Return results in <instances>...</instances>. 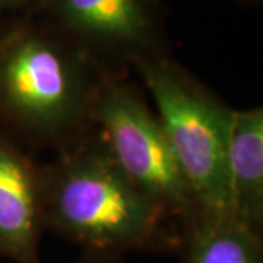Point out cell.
<instances>
[{
    "instance_id": "cell-1",
    "label": "cell",
    "mask_w": 263,
    "mask_h": 263,
    "mask_svg": "<svg viewBox=\"0 0 263 263\" xmlns=\"http://www.w3.org/2000/svg\"><path fill=\"white\" fill-rule=\"evenodd\" d=\"M43 219L84 253L179 252L180 227L127 179L92 130L41 165Z\"/></svg>"
},
{
    "instance_id": "cell-5",
    "label": "cell",
    "mask_w": 263,
    "mask_h": 263,
    "mask_svg": "<svg viewBox=\"0 0 263 263\" xmlns=\"http://www.w3.org/2000/svg\"><path fill=\"white\" fill-rule=\"evenodd\" d=\"M62 27L91 48L120 56L133 65L160 54V10L157 0H46Z\"/></svg>"
},
{
    "instance_id": "cell-10",
    "label": "cell",
    "mask_w": 263,
    "mask_h": 263,
    "mask_svg": "<svg viewBox=\"0 0 263 263\" xmlns=\"http://www.w3.org/2000/svg\"><path fill=\"white\" fill-rule=\"evenodd\" d=\"M29 0H0V10L9 9V8H16V6H22Z\"/></svg>"
},
{
    "instance_id": "cell-2",
    "label": "cell",
    "mask_w": 263,
    "mask_h": 263,
    "mask_svg": "<svg viewBox=\"0 0 263 263\" xmlns=\"http://www.w3.org/2000/svg\"><path fill=\"white\" fill-rule=\"evenodd\" d=\"M104 76L79 46L18 31L0 50V110L32 146L62 151L94 130Z\"/></svg>"
},
{
    "instance_id": "cell-8",
    "label": "cell",
    "mask_w": 263,
    "mask_h": 263,
    "mask_svg": "<svg viewBox=\"0 0 263 263\" xmlns=\"http://www.w3.org/2000/svg\"><path fill=\"white\" fill-rule=\"evenodd\" d=\"M183 263H263V235L231 215H199L181 228Z\"/></svg>"
},
{
    "instance_id": "cell-4",
    "label": "cell",
    "mask_w": 263,
    "mask_h": 263,
    "mask_svg": "<svg viewBox=\"0 0 263 263\" xmlns=\"http://www.w3.org/2000/svg\"><path fill=\"white\" fill-rule=\"evenodd\" d=\"M94 130L135 186L180 227L200 211L154 108L135 85L104 76L94 103Z\"/></svg>"
},
{
    "instance_id": "cell-3",
    "label": "cell",
    "mask_w": 263,
    "mask_h": 263,
    "mask_svg": "<svg viewBox=\"0 0 263 263\" xmlns=\"http://www.w3.org/2000/svg\"><path fill=\"white\" fill-rule=\"evenodd\" d=\"M133 67L154 101L200 214L231 215L227 152L234 108L162 53L141 59Z\"/></svg>"
},
{
    "instance_id": "cell-7",
    "label": "cell",
    "mask_w": 263,
    "mask_h": 263,
    "mask_svg": "<svg viewBox=\"0 0 263 263\" xmlns=\"http://www.w3.org/2000/svg\"><path fill=\"white\" fill-rule=\"evenodd\" d=\"M230 214L263 235V108L233 110L227 152Z\"/></svg>"
},
{
    "instance_id": "cell-9",
    "label": "cell",
    "mask_w": 263,
    "mask_h": 263,
    "mask_svg": "<svg viewBox=\"0 0 263 263\" xmlns=\"http://www.w3.org/2000/svg\"><path fill=\"white\" fill-rule=\"evenodd\" d=\"M70 263H124L122 256L114 254H97V253H84L82 257Z\"/></svg>"
},
{
    "instance_id": "cell-6",
    "label": "cell",
    "mask_w": 263,
    "mask_h": 263,
    "mask_svg": "<svg viewBox=\"0 0 263 263\" xmlns=\"http://www.w3.org/2000/svg\"><path fill=\"white\" fill-rule=\"evenodd\" d=\"M43 231L41 165L0 133V256L40 263Z\"/></svg>"
}]
</instances>
